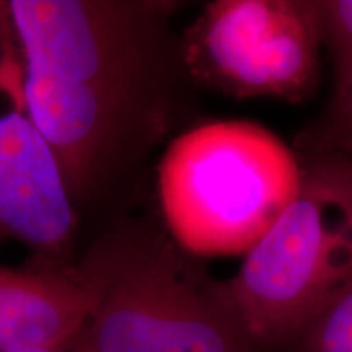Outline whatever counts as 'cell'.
<instances>
[{"label":"cell","instance_id":"1","mask_svg":"<svg viewBox=\"0 0 352 352\" xmlns=\"http://www.w3.org/2000/svg\"><path fill=\"white\" fill-rule=\"evenodd\" d=\"M160 0H12L23 108L51 145L74 208L101 202L168 131L188 76Z\"/></svg>","mask_w":352,"mask_h":352},{"label":"cell","instance_id":"2","mask_svg":"<svg viewBox=\"0 0 352 352\" xmlns=\"http://www.w3.org/2000/svg\"><path fill=\"white\" fill-rule=\"evenodd\" d=\"M70 272L91 297L78 352H258L228 280L157 228H113Z\"/></svg>","mask_w":352,"mask_h":352},{"label":"cell","instance_id":"3","mask_svg":"<svg viewBox=\"0 0 352 352\" xmlns=\"http://www.w3.org/2000/svg\"><path fill=\"white\" fill-rule=\"evenodd\" d=\"M287 209L228 280L258 352H289L352 283V155L302 151Z\"/></svg>","mask_w":352,"mask_h":352},{"label":"cell","instance_id":"4","mask_svg":"<svg viewBox=\"0 0 352 352\" xmlns=\"http://www.w3.org/2000/svg\"><path fill=\"white\" fill-rule=\"evenodd\" d=\"M298 184L297 153L248 121L192 127L171 140L158 165L165 226L197 258L248 253L287 209Z\"/></svg>","mask_w":352,"mask_h":352},{"label":"cell","instance_id":"5","mask_svg":"<svg viewBox=\"0 0 352 352\" xmlns=\"http://www.w3.org/2000/svg\"><path fill=\"white\" fill-rule=\"evenodd\" d=\"M188 76L232 96L300 103L321 72L316 0H217L182 38Z\"/></svg>","mask_w":352,"mask_h":352},{"label":"cell","instance_id":"6","mask_svg":"<svg viewBox=\"0 0 352 352\" xmlns=\"http://www.w3.org/2000/svg\"><path fill=\"white\" fill-rule=\"evenodd\" d=\"M77 210L50 142L28 114H0V235L39 252H63Z\"/></svg>","mask_w":352,"mask_h":352},{"label":"cell","instance_id":"7","mask_svg":"<svg viewBox=\"0 0 352 352\" xmlns=\"http://www.w3.org/2000/svg\"><path fill=\"white\" fill-rule=\"evenodd\" d=\"M90 311V294L70 270L0 267V352L69 347Z\"/></svg>","mask_w":352,"mask_h":352},{"label":"cell","instance_id":"8","mask_svg":"<svg viewBox=\"0 0 352 352\" xmlns=\"http://www.w3.org/2000/svg\"><path fill=\"white\" fill-rule=\"evenodd\" d=\"M302 151H329L352 155V69L334 80V94L323 114L303 132Z\"/></svg>","mask_w":352,"mask_h":352},{"label":"cell","instance_id":"9","mask_svg":"<svg viewBox=\"0 0 352 352\" xmlns=\"http://www.w3.org/2000/svg\"><path fill=\"white\" fill-rule=\"evenodd\" d=\"M289 352H352V283L302 333Z\"/></svg>","mask_w":352,"mask_h":352},{"label":"cell","instance_id":"10","mask_svg":"<svg viewBox=\"0 0 352 352\" xmlns=\"http://www.w3.org/2000/svg\"><path fill=\"white\" fill-rule=\"evenodd\" d=\"M321 39L331 57L334 80L352 69V0H316Z\"/></svg>","mask_w":352,"mask_h":352},{"label":"cell","instance_id":"11","mask_svg":"<svg viewBox=\"0 0 352 352\" xmlns=\"http://www.w3.org/2000/svg\"><path fill=\"white\" fill-rule=\"evenodd\" d=\"M13 352H78L74 349L72 346L69 347H36V349H21V351H13Z\"/></svg>","mask_w":352,"mask_h":352}]
</instances>
